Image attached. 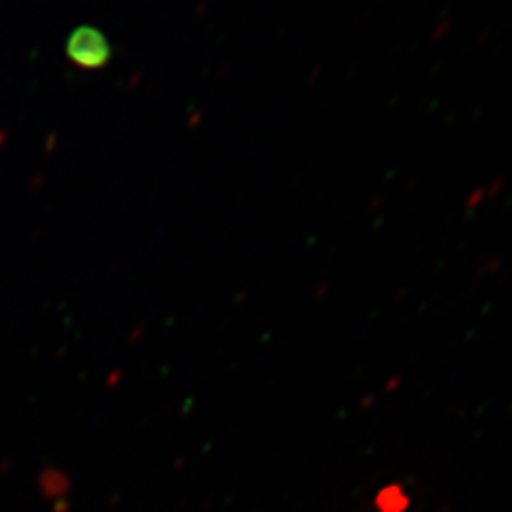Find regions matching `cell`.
I'll use <instances>...</instances> for the list:
<instances>
[{"instance_id": "6da1fadb", "label": "cell", "mask_w": 512, "mask_h": 512, "mask_svg": "<svg viewBox=\"0 0 512 512\" xmlns=\"http://www.w3.org/2000/svg\"><path fill=\"white\" fill-rule=\"evenodd\" d=\"M69 54L84 67H101L109 58V45L99 30L79 28L69 41Z\"/></svg>"}]
</instances>
